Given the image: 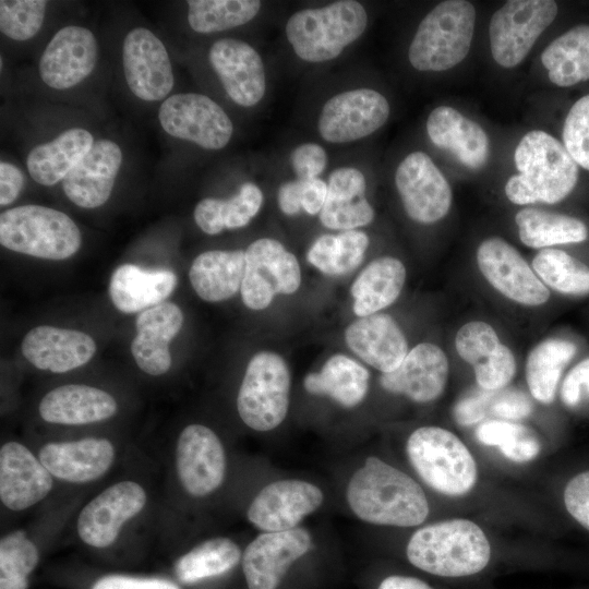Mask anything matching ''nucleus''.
<instances>
[{"instance_id":"10","label":"nucleus","mask_w":589,"mask_h":589,"mask_svg":"<svg viewBox=\"0 0 589 589\" xmlns=\"http://www.w3.org/2000/svg\"><path fill=\"white\" fill-rule=\"evenodd\" d=\"M244 253L245 271L240 292L247 308L264 310L275 296L292 294L299 289L300 264L278 240L257 239Z\"/></svg>"},{"instance_id":"5","label":"nucleus","mask_w":589,"mask_h":589,"mask_svg":"<svg viewBox=\"0 0 589 589\" xmlns=\"http://www.w3.org/2000/svg\"><path fill=\"white\" fill-rule=\"evenodd\" d=\"M476 24V10L465 0L435 5L421 21L408 50L411 65L419 71H445L468 55Z\"/></svg>"},{"instance_id":"7","label":"nucleus","mask_w":589,"mask_h":589,"mask_svg":"<svg viewBox=\"0 0 589 589\" xmlns=\"http://www.w3.org/2000/svg\"><path fill=\"white\" fill-rule=\"evenodd\" d=\"M407 454L420 478L442 494L464 495L476 483L477 466L471 453L448 430L417 429L408 438Z\"/></svg>"},{"instance_id":"35","label":"nucleus","mask_w":589,"mask_h":589,"mask_svg":"<svg viewBox=\"0 0 589 589\" xmlns=\"http://www.w3.org/2000/svg\"><path fill=\"white\" fill-rule=\"evenodd\" d=\"M406 277V267L396 257L382 256L370 262L350 288L353 313L364 317L393 304L405 286Z\"/></svg>"},{"instance_id":"8","label":"nucleus","mask_w":589,"mask_h":589,"mask_svg":"<svg viewBox=\"0 0 589 589\" xmlns=\"http://www.w3.org/2000/svg\"><path fill=\"white\" fill-rule=\"evenodd\" d=\"M291 374L286 360L274 351L256 352L248 362L241 382L237 409L252 430L266 432L287 417Z\"/></svg>"},{"instance_id":"54","label":"nucleus","mask_w":589,"mask_h":589,"mask_svg":"<svg viewBox=\"0 0 589 589\" xmlns=\"http://www.w3.org/2000/svg\"><path fill=\"white\" fill-rule=\"evenodd\" d=\"M584 388L589 393V357L576 364L566 375L561 388L563 402L568 407L577 406Z\"/></svg>"},{"instance_id":"43","label":"nucleus","mask_w":589,"mask_h":589,"mask_svg":"<svg viewBox=\"0 0 589 589\" xmlns=\"http://www.w3.org/2000/svg\"><path fill=\"white\" fill-rule=\"evenodd\" d=\"M240 557V549L232 540L214 538L182 555L176 563L175 572L181 582L194 584L230 570Z\"/></svg>"},{"instance_id":"32","label":"nucleus","mask_w":589,"mask_h":589,"mask_svg":"<svg viewBox=\"0 0 589 589\" xmlns=\"http://www.w3.org/2000/svg\"><path fill=\"white\" fill-rule=\"evenodd\" d=\"M116 399L107 392L88 385L68 384L48 392L40 400V417L50 423L80 425L111 418Z\"/></svg>"},{"instance_id":"14","label":"nucleus","mask_w":589,"mask_h":589,"mask_svg":"<svg viewBox=\"0 0 589 589\" xmlns=\"http://www.w3.org/2000/svg\"><path fill=\"white\" fill-rule=\"evenodd\" d=\"M395 184L406 214L417 223H436L450 208V187L433 160L422 152H413L404 158L397 167Z\"/></svg>"},{"instance_id":"48","label":"nucleus","mask_w":589,"mask_h":589,"mask_svg":"<svg viewBox=\"0 0 589 589\" xmlns=\"http://www.w3.org/2000/svg\"><path fill=\"white\" fill-rule=\"evenodd\" d=\"M47 1L1 0L0 29L13 40H27L40 29Z\"/></svg>"},{"instance_id":"18","label":"nucleus","mask_w":589,"mask_h":589,"mask_svg":"<svg viewBox=\"0 0 589 589\" xmlns=\"http://www.w3.org/2000/svg\"><path fill=\"white\" fill-rule=\"evenodd\" d=\"M123 71L131 92L146 101L164 99L173 87V73L161 40L149 29L128 33L122 50Z\"/></svg>"},{"instance_id":"33","label":"nucleus","mask_w":589,"mask_h":589,"mask_svg":"<svg viewBox=\"0 0 589 589\" xmlns=\"http://www.w3.org/2000/svg\"><path fill=\"white\" fill-rule=\"evenodd\" d=\"M176 286L172 271L122 264L112 273L108 289L113 305L122 313L132 314L161 303Z\"/></svg>"},{"instance_id":"50","label":"nucleus","mask_w":589,"mask_h":589,"mask_svg":"<svg viewBox=\"0 0 589 589\" xmlns=\"http://www.w3.org/2000/svg\"><path fill=\"white\" fill-rule=\"evenodd\" d=\"M494 390L478 386L458 399L453 409L455 421L464 426L476 424L490 416Z\"/></svg>"},{"instance_id":"38","label":"nucleus","mask_w":589,"mask_h":589,"mask_svg":"<svg viewBox=\"0 0 589 589\" xmlns=\"http://www.w3.org/2000/svg\"><path fill=\"white\" fill-rule=\"evenodd\" d=\"M541 62L557 86L589 80V25H577L555 38L543 50Z\"/></svg>"},{"instance_id":"19","label":"nucleus","mask_w":589,"mask_h":589,"mask_svg":"<svg viewBox=\"0 0 589 589\" xmlns=\"http://www.w3.org/2000/svg\"><path fill=\"white\" fill-rule=\"evenodd\" d=\"M321 489L302 480H278L263 488L251 502L249 521L265 532L286 531L323 503Z\"/></svg>"},{"instance_id":"2","label":"nucleus","mask_w":589,"mask_h":589,"mask_svg":"<svg viewBox=\"0 0 589 589\" xmlns=\"http://www.w3.org/2000/svg\"><path fill=\"white\" fill-rule=\"evenodd\" d=\"M514 160L519 173L505 184V194L514 204H555L568 196L577 183L578 165L564 144L546 132L525 134Z\"/></svg>"},{"instance_id":"27","label":"nucleus","mask_w":589,"mask_h":589,"mask_svg":"<svg viewBox=\"0 0 589 589\" xmlns=\"http://www.w3.org/2000/svg\"><path fill=\"white\" fill-rule=\"evenodd\" d=\"M115 455V447L107 438L86 437L47 443L38 458L52 477L70 483H87L110 469Z\"/></svg>"},{"instance_id":"28","label":"nucleus","mask_w":589,"mask_h":589,"mask_svg":"<svg viewBox=\"0 0 589 589\" xmlns=\"http://www.w3.org/2000/svg\"><path fill=\"white\" fill-rule=\"evenodd\" d=\"M182 324L183 313L172 302H161L140 312L131 352L143 372L157 376L170 369L169 342L180 332Z\"/></svg>"},{"instance_id":"25","label":"nucleus","mask_w":589,"mask_h":589,"mask_svg":"<svg viewBox=\"0 0 589 589\" xmlns=\"http://www.w3.org/2000/svg\"><path fill=\"white\" fill-rule=\"evenodd\" d=\"M121 161L122 152L117 143L96 141L62 180L65 195L83 208L103 205L112 192Z\"/></svg>"},{"instance_id":"39","label":"nucleus","mask_w":589,"mask_h":589,"mask_svg":"<svg viewBox=\"0 0 589 589\" xmlns=\"http://www.w3.org/2000/svg\"><path fill=\"white\" fill-rule=\"evenodd\" d=\"M262 203L261 189L252 182H245L229 200L206 197L200 201L194 208V220L205 233L217 235L224 229L247 226L259 213Z\"/></svg>"},{"instance_id":"57","label":"nucleus","mask_w":589,"mask_h":589,"mask_svg":"<svg viewBox=\"0 0 589 589\" xmlns=\"http://www.w3.org/2000/svg\"><path fill=\"white\" fill-rule=\"evenodd\" d=\"M301 183L302 209L309 215H320L327 196V183L318 178Z\"/></svg>"},{"instance_id":"55","label":"nucleus","mask_w":589,"mask_h":589,"mask_svg":"<svg viewBox=\"0 0 589 589\" xmlns=\"http://www.w3.org/2000/svg\"><path fill=\"white\" fill-rule=\"evenodd\" d=\"M92 589H180L176 584L158 578H136L122 575L105 576Z\"/></svg>"},{"instance_id":"3","label":"nucleus","mask_w":589,"mask_h":589,"mask_svg":"<svg viewBox=\"0 0 589 589\" xmlns=\"http://www.w3.org/2000/svg\"><path fill=\"white\" fill-rule=\"evenodd\" d=\"M491 556L482 529L467 519H452L416 531L407 557L417 568L442 577H462L481 572Z\"/></svg>"},{"instance_id":"12","label":"nucleus","mask_w":589,"mask_h":589,"mask_svg":"<svg viewBox=\"0 0 589 589\" xmlns=\"http://www.w3.org/2000/svg\"><path fill=\"white\" fill-rule=\"evenodd\" d=\"M477 264L489 284L522 305L544 304L550 292L520 253L498 237L488 238L477 250Z\"/></svg>"},{"instance_id":"21","label":"nucleus","mask_w":589,"mask_h":589,"mask_svg":"<svg viewBox=\"0 0 589 589\" xmlns=\"http://www.w3.org/2000/svg\"><path fill=\"white\" fill-rule=\"evenodd\" d=\"M455 347L459 357L472 365L481 388H504L515 375L514 353L485 322L471 321L462 325L456 334Z\"/></svg>"},{"instance_id":"45","label":"nucleus","mask_w":589,"mask_h":589,"mask_svg":"<svg viewBox=\"0 0 589 589\" xmlns=\"http://www.w3.org/2000/svg\"><path fill=\"white\" fill-rule=\"evenodd\" d=\"M532 269L544 285L560 293H589V267L562 250H540L532 261Z\"/></svg>"},{"instance_id":"40","label":"nucleus","mask_w":589,"mask_h":589,"mask_svg":"<svg viewBox=\"0 0 589 589\" xmlns=\"http://www.w3.org/2000/svg\"><path fill=\"white\" fill-rule=\"evenodd\" d=\"M515 221L520 241L533 249L579 243L588 237L587 227L581 220L534 207L520 209Z\"/></svg>"},{"instance_id":"36","label":"nucleus","mask_w":589,"mask_h":589,"mask_svg":"<svg viewBox=\"0 0 589 589\" xmlns=\"http://www.w3.org/2000/svg\"><path fill=\"white\" fill-rule=\"evenodd\" d=\"M370 373L352 358L335 353L318 372L309 373L303 381L312 395L328 396L345 408L358 406L366 396Z\"/></svg>"},{"instance_id":"31","label":"nucleus","mask_w":589,"mask_h":589,"mask_svg":"<svg viewBox=\"0 0 589 589\" xmlns=\"http://www.w3.org/2000/svg\"><path fill=\"white\" fill-rule=\"evenodd\" d=\"M374 211L365 199V178L351 167L335 169L328 179L327 196L320 213L322 225L332 230H354L369 225Z\"/></svg>"},{"instance_id":"20","label":"nucleus","mask_w":589,"mask_h":589,"mask_svg":"<svg viewBox=\"0 0 589 589\" xmlns=\"http://www.w3.org/2000/svg\"><path fill=\"white\" fill-rule=\"evenodd\" d=\"M98 45L94 34L81 26H65L58 31L39 60V75L55 89L70 88L94 70Z\"/></svg>"},{"instance_id":"24","label":"nucleus","mask_w":589,"mask_h":589,"mask_svg":"<svg viewBox=\"0 0 589 589\" xmlns=\"http://www.w3.org/2000/svg\"><path fill=\"white\" fill-rule=\"evenodd\" d=\"M52 476L26 446L8 442L0 449V500L11 510H24L44 500Z\"/></svg>"},{"instance_id":"34","label":"nucleus","mask_w":589,"mask_h":589,"mask_svg":"<svg viewBox=\"0 0 589 589\" xmlns=\"http://www.w3.org/2000/svg\"><path fill=\"white\" fill-rule=\"evenodd\" d=\"M244 271V251L211 250L194 259L189 279L201 299L219 302L233 297L241 289Z\"/></svg>"},{"instance_id":"30","label":"nucleus","mask_w":589,"mask_h":589,"mask_svg":"<svg viewBox=\"0 0 589 589\" xmlns=\"http://www.w3.org/2000/svg\"><path fill=\"white\" fill-rule=\"evenodd\" d=\"M426 132L438 148L449 152L467 168H482L490 153L489 137L474 121L455 108L440 106L426 120Z\"/></svg>"},{"instance_id":"58","label":"nucleus","mask_w":589,"mask_h":589,"mask_svg":"<svg viewBox=\"0 0 589 589\" xmlns=\"http://www.w3.org/2000/svg\"><path fill=\"white\" fill-rule=\"evenodd\" d=\"M301 188L300 180H292L283 183L278 190V205L281 212L288 216H293L300 213L301 204Z\"/></svg>"},{"instance_id":"9","label":"nucleus","mask_w":589,"mask_h":589,"mask_svg":"<svg viewBox=\"0 0 589 589\" xmlns=\"http://www.w3.org/2000/svg\"><path fill=\"white\" fill-rule=\"evenodd\" d=\"M556 14L557 4L552 0L506 1L492 15L489 25L495 62L504 68L518 65Z\"/></svg>"},{"instance_id":"53","label":"nucleus","mask_w":589,"mask_h":589,"mask_svg":"<svg viewBox=\"0 0 589 589\" xmlns=\"http://www.w3.org/2000/svg\"><path fill=\"white\" fill-rule=\"evenodd\" d=\"M564 502L568 513L589 530V471L577 474L567 483Z\"/></svg>"},{"instance_id":"23","label":"nucleus","mask_w":589,"mask_h":589,"mask_svg":"<svg viewBox=\"0 0 589 589\" xmlns=\"http://www.w3.org/2000/svg\"><path fill=\"white\" fill-rule=\"evenodd\" d=\"M448 371L445 352L435 344L421 342L408 351L397 369L382 373L380 384L392 394L424 404L443 393Z\"/></svg>"},{"instance_id":"41","label":"nucleus","mask_w":589,"mask_h":589,"mask_svg":"<svg viewBox=\"0 0 589 589\" xmlns=\"http://www.w3.org/2000/svg\"><path fill=\"white\" fill-rule=\"evenodd\" d=\"M576 351V345L563 338L545 339L530 351L526 380L533 398L543 404L554 400L562 373Z\"/></svg>"},{"instance_id":"46","label":"nucleus","mask_w":589,"mask_h":589,"mask_svg":"<svg viewBox=\"0 0 589 589\" xmlns=\"http://www.w3.org/2000/svg\"><path fill=\"white\" fill-rule=\"evenodd\" d=\"M477 440L489 446H496L509 460L530 461L541 449L540 441L529 428L506 420H488L476 429Z\"/></svg>"},{"instance_id":"44","label":"nucleus","mask_w":589,"mask_h":589,"mask_svg":"<svg viewBox=\"0 0 589 589\" xmlns=\"http://www.w3.org/2000/svg\"><path fill=\"white\" fill-rule=\"evenodd\" d=\"M260 9L257 0H190L188 22L196 33L221 32L250 22Z\"/></svg>"},{"instance_id":"42","label":"nucleus","mask_w":589,"mask_h":589,"mask_svg":"<svg viewBox=\"0 0 589 589\" xmlns=\"http://www.w3.org/2000/svg\"><path fill=\"white\" fill-rule=\"evenodd\" d=\"M369 243L368 235L358 229L322 235L311 244L306 260L324 275L342 276L361 264Z\"/></svg>"},{"instance_id":"56","label":"nucleus","mask_w":589,"mask_h":589,"mask_svg":"<svg viewBox=\"0 0 589 589\" xmlns=\"http://www.w3.org/2000/svg\"><path fill=\"white\" fill-rule=\"evenodd\" d=\"M24 184V176L14 165L0 163V205L5 206L16 200Z\"/></svg>"},{"instance_id":"29","label":"nucleus","mask_w":589,"mask_h":589,"mask_svg":"<svg viewBox=\"0 0 589 589\" xmlns=\"http://www.w3.org/2000/svg\"><path fill=\"white\" fill-rule=\"evenodd\" d=\"M345 341L362 361L382 373L397 369L408 353L401 328L385 313L353 321L345 330Z\"/></svg>"},{"instance_id":"37","label":"nucleus","mask_w":589,"mask_h":589,"mask_svg":"<svg viewBox=\"0 0 589 589\" xmlns=\"http://www.w3.org/2000/svg\"><path fill=\"white\" fill-rule=\"evenodd\" d=\"M93 135L81 128H72L49 143L34 147L27 156L31 177L43 185L61 181L89 152Z\"/></svg>"},{"instance_id":"59","label":"nucleus","mask_w":589,"mask_h":589,"mask_svg":"<svg viewBox=\"0 0 589 589\" xmlns=\"http://www.w3.org/2000/svg\"><path fill=\"white\" fill-rule=\"evenodd\" d=\"M377 589H432L426 582L408 576L386 577Z\"/></svg>"},{"instance_id":"47","label":"nucleus","mask_w":589,"mask_h":589,"mask_svg":"<svg viewBox=\"0 0 589 589\" xmlns=\"http://www.w3.org/2000/svg\"><path fill=\"white\" fill-rule=\"evenodd\" d=\"M38 560L37 546L23 530L4 536L0 541V589H27V577Z\"/></svg>"},{"instance_id":"51","label":"nucleus","mask_w":589,"mask_h":589,"mask_svg":"<svg viewBox=\"0 0 589 589\" xmlns=\"http://www.w3.org/2000/svg\"><path fill=\"white\" fill-rule=\"evenodd\" d=\"M532 412V402L520 389H495L490 405V416L500 420H519Z\"/></svg>"},{"instance_id":"17","label":"nucleus","mask_w":589,"mask_h":589,"mask_svg":"<svg viewBox=\"0 0 589 589\" xmlns=\"http://www.w3.org/2000/svg\"><path fill=\"white\" fill-rule=\"evenodd\" d=\"M312 548L304 528L264 532L247 546L242 569L249 589H276L290 566Z\"/></svg>"},{"instance_id":"11","label":"nucleus","mask_w":589,"mask_h":589,"mask_svg":"<svg viewBox=\"0 0 589 589\" xmlns=\"http://www.w3.org/2000/svg\"><path fill=\"white\" fill-rule=\"evenodd\" d=\"M158 119L169 135L206 149L225 147L233 132L225 110L212 98L196 93L175 94L165 99Z\"/></svg>"},{"instance_id":"49","label":"nucleus","mask_w":589,"mask_h":589,"mask_svg":"<svg viewBox=\"0 0 589 589\" xmlns=\"http://www.w3.org/2000/svg\"><path fill=\"white\" fill-rule=\"evenodd\" d=\"M563 143L575 163L589 170V94L569 109L563 127Z\"/></svg>"},{"instance_id":"26","label":"nucleus","mask_w":589,"mask_h":589,"mask_svg":"<svg viewBox=\"0 0 589 589\" xmlns=\"http://www.w3.org/2000/svg\"><path fill=\"white\" fill-rule=\"evenodd\" d=\"M21 349L35 368L64 373L86 364L95 354L96 344L83 332L41 325L24 336Z\"/></svg>"},{"instance_id":"6","label":"nucleus","mask_w":589,"mask_h":589,"mask_svg":"<svg viewBox=\"0 0 589 589\" xmlns=\"http://www.w3.org/2000/svg\"><path fill=\"white\" fill-rule=\"evenodd\" d=\"M82 237L64 213L23 205L0 215V243L14 252L46 260H65L77 252Z\"/></svg>"},{"instance_id":"1","label":"nucleus","mask_w":589,"mask_h":589,"mask_svg":"<svg viewBox=\"0 0 589 589\" xmlns=\"http://www.w3.org/2000/svg\"><path fill=\"white\" fill-rule=\"evenodd\" d=\"M346 495L353 514L373 525L412 527L423 522L429 514L421 486L374 456L368 457L352 474Z\"/></svg>"},{"instance_id":"22","label":"nucleus","mask_w":589,"mask_h":589,"mask_svg":"<svg viewBox=\"0 0 589 589\" xmlns=\"http://www.w3.org/2000/svg\"><path fill=\"white\" fill-rule=\"evenodd\" d=\"M209 61L232 101L252 107L263 98L264 63L252 46L235 38L219 39L209 49Z\"/></svg>"},{"instance_id":"52","label":"nucleus","mask_w":589,"mask_h":589,"mask_svg":"<svg viewBox=\"0 0 589 589\" xmlns=\"http://www.w3.org/2000/svg\"><path fill=\"white\" fill-rule=\"evenodd\" d=\"M327 156L316 143H305L296 147L290 155V164L298 180L317 178L326 167Z\"/></svg>"},{"instance_id":"13","label":"nucleus","mask_w":589,"mask_h":589,"mask_svg":"<svg viewBox=\"0 0 589 589\" xmlns=\"http://www.w3.org/2000/svg\"><path fill=\"white\" fill-rule=\"evenodd\" d=\"M389 104L378 92L357 88L329 98L318 118V132L330 143L365 137L387 121Z\"/></svg>"},{"instance_id":"4","label":"nucleus","mask_w":589,"mask_h":589,"mask_svg":"<svg viewBox=\"0 0 589 589\" xmlns=\"http://www.w3.org/2000/svg\"><path fill=\"white\" fill-rule=\"evenodd\" d=\"M366 24L368 14L360 2L341 0L293 13L285 31L296 55L316 63L337 58L363 34Z\"/></svg>"},{"instance_id":"15","label":"nucleus","mask_w":589,"mask_h":589,"mask_svg":"<svg viewBox=\"0 0 589 589\" xmlns=\"http://www.w3.org/2000/svg\"><path fill=\"white\" fill-rule=\"evenodd\" d=\"M146 492L134 481L117 482L89 501L80 512L76 530L93 548H107L118 538L122 526L145 506Z\"/></svg>"},{"instance_id":"16","label":"nucleus","mask_w":589,"mask_h":589,"mask_svg":"<svg viewBox=\"0 0 589 589\" xmlns=\"http://www.w3.org/2000/svg\"><path fill=\"white\" fill-rule=\"evenodd\" d=\"M177 473L183 489L203 497L219 488L226 473V455L217 434L203 424H190L176 447Z\"/></svg>"}]
</instances>
